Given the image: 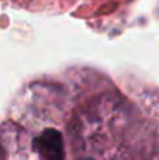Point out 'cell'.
<instances>
[{"label":"cell","instance_id":"cell-1","mask_svg":"<svg viewBox=\"0 0 159 160\" xmlns=\"http://www.w3.org/2000/svg\"><path fill=\"white\" fill-rule=\"evenodd\" d=\"M34 149L42 160H64V143L61 132L56 129H45L33 142Z\"/></svg>","mask_w":159,"mask_h":160}]
</instances>
